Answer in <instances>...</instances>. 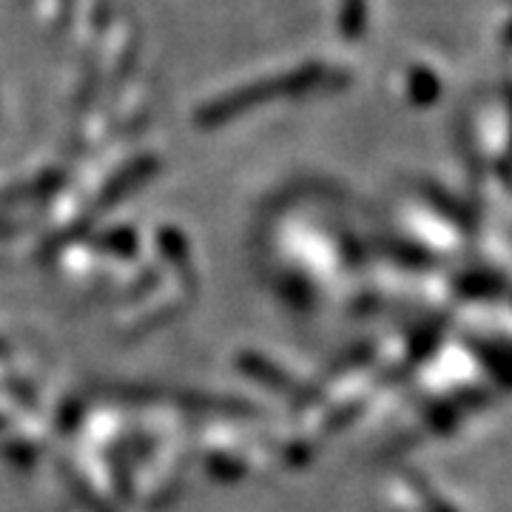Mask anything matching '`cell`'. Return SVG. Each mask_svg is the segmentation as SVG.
Instances as JSON below:
<instances>
[{
    "instance_id": "6da1fadb",
    "label": "cell",
    "mask_w": 512,
    "mask_h": 512,
    "mask_svg": "<svg viewBox=\"0 0 512 512\" xmlns=\"http://www.w3.org/2000/svg\"><path fill=\"white\" fill-rule=\"evenodd\" d=\"M239 362H242V367H245V370H251L256 379H265L268 384H274V387H282V390H285V387L291 390V387H293V384L288 382V379H285V376H282L279 370H274V367L268 365V362H262V359H251V356H245V359H239Z\"/></svg>"
}]
</instances>
